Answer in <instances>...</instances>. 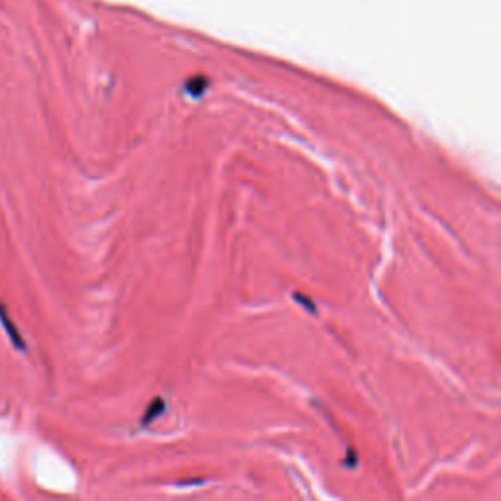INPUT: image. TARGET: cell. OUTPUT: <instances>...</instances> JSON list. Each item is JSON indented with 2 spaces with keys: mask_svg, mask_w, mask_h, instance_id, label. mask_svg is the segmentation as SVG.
<instances>
[{
  "mask_svg": "<svg viewBox=\"0 0 501 501\" xmlns=\"http://www.w3.org/2000/svg\"><path fill=\"white\" fill-rule=\"evenodd\" d=\"M0 323H2L4 331H6V335H8V339L12 341V345H14V347H16L18 350L26 349V343H24V339L20 337L18 329H16L14 321H12L10 316H8V312H6V307H4L2 304H0Z\"/></svg>",
  "mask_w": 501,
  "mask_h": 501,
  "instance_id": "cell-1",
  "label": "cell"
},
{
  "mask_svg": "<svg viewBox=\"0 0 501 501\" xmlns=\"http://www.w3.org/2000/svg\"><path fill=\"white\" fill-rule=\"evenodd\" d=\"M167 411V403H164L163 398H155L149 405H147V409H145V414H143L142 421H139V425L142 427H147L151 425L155 419H159L161 415Z\"/></svg>",
  "mask_w": 501,
  "mask_h": 501,
  "instance_id": "cell-2",
  "label": "cell"
}]
</instances>
